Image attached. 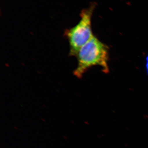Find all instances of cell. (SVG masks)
I'll use <instances>...</instances> for the list:
<instances>
[{"instance_id": "cell-1", "label": "cell", "mask_w": 148, "mask_h": 148, "mask_svg": "<svg viewBox=\"0 0 148 148\" xmlns=\"http://www.w3.org/2000/svg\"><path fill=\"white\" fill-rule=\"evenodd\" d=\"M76 57L77 66L73 73L79 78L93 66H101L104 73L109 71L108 47L95 36L81 48Z\"/></svg>"}, {"instance_id": "cell-2", "label": "cell", "mask_w": 148, "mask_h": 148, "mask_svg": "<svg viewBox=\"0 0 148 148\" xmlns=\"http://www.w3.org/2000/svg\"><path fill=\"white\" fill-rule=\"evenodd\" d=\"M95 6L83 10L79 22L71 29H67L64 34L69 41L70 56H76L81 48L93 37L91 19Z\"/></svg>"}]
</instances>
